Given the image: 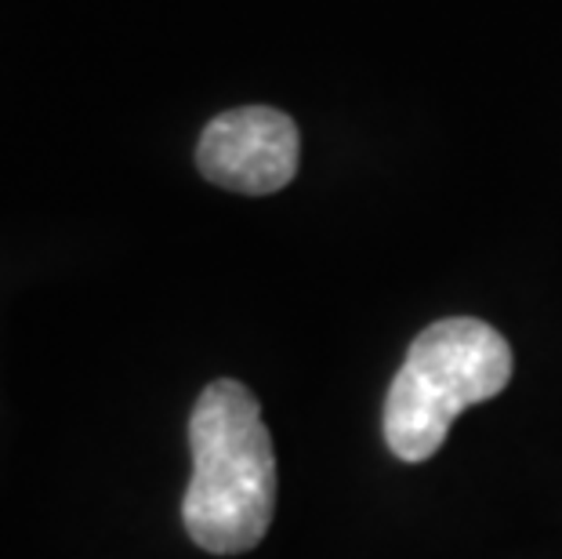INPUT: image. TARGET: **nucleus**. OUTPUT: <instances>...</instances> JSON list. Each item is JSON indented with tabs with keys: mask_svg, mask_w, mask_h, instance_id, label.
Here are the masks:
<instances>
[{
	"mask_svg": "<svg viewBox=\"0 0 562 559\" xmlns=\"http://www.w3.org/2000/svg\"><path fill=\"white\" fill-rule=\"evenodd\" d=\"M189 450L193 480L182 502L189 538L214 556L255 549L277 513V450L255 392L233 378L203 389L189 418Z\"/></svg>",
	"mask_w": 562,
	"mask_h": 559,
	"instance_id": "nucleus-1",
	"label": "nucleus"
},
{
	"mask_svg": "<svg viewBox=\"0 0 562 559\" xmlns=\"http://www.w3.org/2000/svg\"><path fill=\"white\" fill-rule=\"evenodd\" d=\"M512 382V345L475 316L436 320L411 342L385 396V444L400 461H428L472 403Z\"/></svg>",
	"mask_w": 562,
	"mask_h": 559,
	"instance_id": "nucleus-2",
	"label": "nucleus"
},
{
	"mask_svg": "<svg viewBox=\"0 0 562 559\" xmlns=\"http://www.w3.org/2000/svg\"><path fill=\"white\" fill-rule=\"evenodd\" d=\"M302 138L286 113L269 105L229 110L203 127L196 168L207 182L233 193L266 197L297 175Z\"/></svg>",
	"mask_w": 562,
	"mask_h": 559,
	"instance_id": "nucleus-3",
	"label": "nucleus"
}]
</instances>
